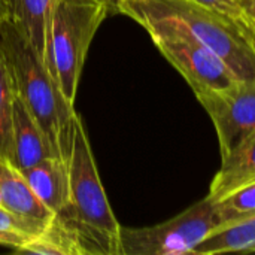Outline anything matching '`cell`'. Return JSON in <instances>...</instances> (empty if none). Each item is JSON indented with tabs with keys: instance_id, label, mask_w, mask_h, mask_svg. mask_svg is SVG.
<instances>
[{
	"instance_id": "6da1fadb",
	"label": "cell",
	"mask_w": 255,
	"mask_h": 255,
	"mask_svg": "<svg viewBox=\"0 0 255 255\" xmlns=\"http://www.w3.org/2000/svg\"><path fill=\"white\" fill-rule=\"evenodd\" d=\"M123 13L148 33L176 31L217 52L241 81L255 79V43L230 18L194 0H120Z\"/></svg>"
},
{
	"instance_id": "7a4b0ae2",
	"label": "cell",
	"mask_w": 255,
	"mask_h": 255,
	"mask_svg": "<svg viewBox=\"0 0 255 255\" xmlns=\"http://www.w3.org/2000/svg\"><path fill=\"white\" fill-rule=\"evenodd\" d=\"M0 51L15 96L40 127L51 152L67 163L75 108L64 100L34 46L9 19L0 22Z\"/></svg>"
},
{
	"instance_id": "3957f363",
	"label": "cell",
	"mask_w": 255,
	"mask_h": 255,
	"mask_svg": "<svg viewBox=\"0 0 255 255\" xmlns=\"http://www.w3.org/2000/svg\"><path fill=\"white\" fill-rule=\"evenodd\" d=\"M67 170L69 202L55 218L76 235L84 255H121V226L102 185L84 121L76 112Z\"/></svg>"
},
{
	"instance_id": "277c9868",
	"label": "cell",
	"mask_w": 255,
	"mask_h": 255,
	"mask_svg": "<svg viewBox=\"0 0 255 255\" xmlns=\"http://www.w3.org/2000/svg\"><path fill=\"white\" fill-rule=\"evenodd\" d=\"M109 13L105 0H52L43 63L72 108L90 45Z\"/></svg>"
},
{
	"instance_id": "5b68a950",
	"label": "cell",
	"mask_w": 255,
	"mask_h": 255,
	"mask_svg": "<svg viewBox=\"0 0 255 255\" xmlns=\"http://www.w3.org/2000/svg\"><path fill=\"white\" fill-rule=\"evenodd\" d=\"M224 223L218 206L208 196L164 223L120 232L121 255H185Z\"/></svg>"
},
{
	"instance_id": "8992f818",
	"label": "cell",
	"mask_w": 255,
	"mask_h": 255,
	"mask_svg": "<svg viewBox=\"0 0 255 255\" xmlns=\"http://www.w3.org/2000/svg\"><path fill=\"white\" fill-rule=\"evenodd\" d=\"M148 34L194 93L223 90L241 81L217 52L196 39L176 31H151Z\"/></svg>"
},
{
	"instance_id": "52a82bcc",
	"label": "cell",
	"mask_w": 255,
	"mask_h": 255,
	"mask_svg": "<svg viewBox=\"0 0 255 255\" xmlns=\"http://www.w3.org/2000/svg\"><path fill=\"white\" fill-rule=\"evenodd\" d=\"M194 96L212 118L221 158L255 133V79L223 90H200Z\"/></svg>"
},
{
	"instance_id": "ba28073f",
	"label": "cell",
	"mask_w": 255,
	"mask_h": 255,
	"mask_svg": "<svg viewBox=\"0 0 255 255\" xmlns=\"http://www.w3.org/2000/svg\"><path fill=\"white\" fill-rule=\"evenodd\" d=\"M0 202L3 209L31 227L37 236L55 217L34 194L22 172L3 158H0Z\"/></svg>"
},
{
	"instance_id": "9c48e42d",
	"label": "cell",
	"mask_w": 255,
	"mask_h": 255,
	"mask_svg": "<svg viewBox=\"0 0 255 255\" xmlns=\"http://www.w3.org/2000/svg\"><path fill=\"white\" fill-rule=\"evenodd\" d=\"M51 148L22 102L15 96L12 103V160L10 163L25 170L46 157H52ZM55 157V155H54Z\"/></svg>"
},
{
	"instance_id": "30bf717a",
	"label": "cell",
	"mask_w": 255,
	"mask_h": 255,
	"mask_svg": "<svg viewBox=\"0 0 255 255\" xmlns=\"http://www.w3.org/2000/svg\"><path fill=\"white\" fill-rule=\"evenodd\" d=\"M21 172L34 194L54 214L67 206L69 170L64 160L54 155L46 157L34 166Z\"/></svg>"
},
{
	"instance_id": "8fae6325",
	"label": "cell",
	"mask_w": 255,
	"mask_h": 255,
	"mask_svg": "<svg viewBox=\"0 0 255 255\" xmlns=\"http://www.w3.org/2000/svg\"><path fill=\"white\" fill-rule=\"evenodd\" d=\"M221 160V169L208 194L212 202H218L242 185L255 181V133Z\"/></svg>"
},
{
	"instance_id": "7c38bea8",
	"label": "cell",
	"mask_w": 255,
	"mask_h": 255,
	"mask_svg": "<svg viewBox=\"0 0 255 255\" xmlns=\"http://www.w3.org/2000/svg\"><path fill=\"white\" fill-rule=\"evenodd\" d=\"M255 248V214L223 223L208 233L190 254L215 255L253 253Z\"/></svg>"
},
{
	"instance_id": "4fadbf2b",
	"label": "cell",
	"mask_w": 255,
	"mask_h": 255,
	"mask_svg": "<svg viewBox=\"0 0 255 255\" xmlns=\"http://www.w3.org/2000/svg\"><path fill=\"white\" fill-rule=\"evenodd\" d=\"M4 1H6V19H9L16 25V28L34 46L42 61H45L46 30H48L52 0H4Z\"/></svg>"
},
{
	"instance_id": "5bb4252c",
	"label": "cell",
	"mask_w": 255,
	"mask_h": 255,
	"mask_svg": "<svg viewBox=\"0 0 255 255\" xmlns=\"http://www.w3.org/2000/svg\"><path fill=\"white\" fill-rule=\"evenodd\" d=\"M15 93L0 51V158L12 160V103Z\"/></svg>"
},
{
	"instance_id": "9a60e30c",
	"label": "cell",
	"mask_w": 255,
	"mask_h": 255,
	"mask_svg": "<svg viewBox=\"0 0 255 255\" xmlns=\"http://www.w3.org/2000/svg\"><path fill=\"white\" fill-rule=\"evenodd\" d=\"M224 223L255 214V181L242 185L224 199L215 202Z\"/></svg>"
},
{
	"instance_id": "2e32d148",
	"label": "cell",
	"mask_w": 255,
	"mask_h": 255,
	"mask_svg": "<svg viewBox=\"0 0 255 255\" xmlns=\"http://www.w3.org/2000/svg\"><path fill=\"white\" fill-rule=\"evenodd\" d=\"M34 236L37 235L31 227L0 206V245L16 250Z\"/></svg>"
},
{
	"instance_id": "e0dca14e",
	"label": "cell",
	"mask_w": 255,
	"mask_h": 255,
	"mask_svg": "<svg viewBox=\"0 0 255 255\" xmlns=\"http://www.w3.org/2000/svg\"><path fill=\"white\" fill-rule=\"evenodd\" d=\"M194 1L205 4V6L217 10L218 13L230 18L236 24H239L255 43V25L251 16L245 10L242 0H194Z\"/></svg>"
},
{
	"instance_id": "ac0fdd59",
	"label": "cell",
	"mask_w": 255,
	"mask_h": 255,
	"mask_svg": "<svg viewBox=\"0 0 255 255\" xmlns=\"http://www.w3.org/2000/svg\"><path fill=\"white\" fill-rule=\"evenodd\" d=\"M242 3H244L245 10L248 12V15L251 16L255 25V0H242Z\"/></svg>"
},
{
	"instance_id": "d6986e66",
	"label": "cell",
	"mask_w": 255,
	"mask_h": 255,
	"mask_svg": "<svg viewBox=\"0 0 255 255\" xmlns=\"http://www.w3.org/2000/svg\"><path fill=\"white\" fill-rule=\"evenodd\" d=\"M6 19V1L0 0V22Z\"/></svg>"
},
{
	"instance_id": "ffe728a7",
	"label": "cell",
	"mask_w": 255,
	"mask_h": 255,
	"mask_svg": "<svg viewBox=\"0 0 255 255\" xmlns=\"http://www.w3.org/2000/svg\"><path fill=\"white\" fill-rule=\"evenodd\" d=\"M105 1L109 4V7H111V12H112V13H118L117 7H118V1H120V0H105Z\"/></svg>"
},
{
	"instance_id": "44dd1931",
	"label": "cell",
	"mask_w": 255,
	"mask_h": 255,
	"mask_svg": "<svg viewBox=\"0 0 255 255\" xmlns=\"http://www.w3.org/2000/svg\"><path fill=\"white\" fill-rule=\"evenodd\" d=\"M253 253H255V248H254V250H253Z\"/></svg>"
}]
</instances>
